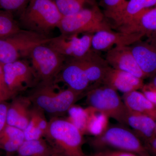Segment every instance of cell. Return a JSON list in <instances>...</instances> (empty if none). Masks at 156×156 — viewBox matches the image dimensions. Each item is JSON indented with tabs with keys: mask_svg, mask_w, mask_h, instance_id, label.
Here are the masks:
<instances>
[{
	"mask_svg": "<svg viewBox=\"0 0 156 156\" xmlns=\"http://www.w3.org/2000/svg\"><path fill=\"white\" fill-rule=\"evenodd\" d=\"M8 11H0V38L9 37L21 30Z\"/></svg>",
	"mask_w": 156,
	"mask_h": 156,
	"instance_id": "28",
	"label": "cell"
},
{
	"mask_svg": "<svg viewBox=\"0 0 156 156\" xmlns=\"http://www.w3.org/2000/svg\"><path fill=\"white\" fill-rule=\"evenodd\" d=\"M52 38L28 30H21L9 37L0 38V64L4 65L28 56L37 45L47 44Z\"/></svg>",
	"mask_w": 156,
	"mask_h": 156,
	"instance_id": "6",
	"label": "cell"
},
{
	"mask_svg": "<svg viewBox=\"0 0 156 156\" xmlns=\"http://www.w3.org/2000/svg\"><path fill=\"white\" fill-rule=\"evenodd\" d=\"M156 122L155 120L149 116L128 111L126 126L130 127L145 144L156 137Z\"/></svg>",
	"mask_w": 156,
	"mask_h": 156,
	"instance_id": "19",
	"label": "cell"
},
{
	"mask_svg": "<svg viewBox=\"0 0 156 156\" xmlns=\"http://www.w3.org/2000/svg\"><path fill=\"white\" fill-rule=\"evenodd\" d=\"M68 119L70 122L73 124L83 134L87 133V126L89 119L88 107L83 108L80 107L73 105L68 112Z\"/></svg>",
	"mask_w": 156,
	"mask_h": 156,
	"instance_id": "27",
	"label": "cell"
},
{
	"mask_svg": "<svg viewBox=\"0 0 156 156\" xmlns=\"http://www.w3.org/2000/svg\"><path fill=\"white\" fill-rule=\"evenodd\" d=\"M102 84L124 94L137 91L144 86L143 80L126 72L110 67Z\"/></svg>",
	"mask_w": 156,
	"mask_h": 156,
	"instance_id": "16",
	"label": "cell"
},
{
	"mask_svg": "<svg viewBox=\"0 0 156 156\" xmlns=\"http://www.w3.org/2000/svg\"><path fill=\"white\" fill-rule=\"evenodd\" d=\"M0 95H2L7 100L14 97L9 90L4 76L3 65L0 64Z\"/></svg>",
	"mask_w": 156,
	"mask_h": 156,
	"instance_id": "31",
	"label": "cell"
},
{
	"mask_svg": "<svg viewBox=\"0 0 156 156\" xmlns=\"http://www.w3.org/2000/svg\"><path fill=\"white\" fill-rule=\"evenodd\" d=\"M5 80L14 97L29 89H33L39 83L31 66L23 60L3 65Z\"/></svg>",
	"mask_w": 156,
	"mask_h": 156,
	"instance_id": "9",
	"label": "cell"
},
{
	"mask_svg": "<svg viewBox=\"0 0 156 156\" xmlns=\"http://www.w3.org/2000/svg\"><path fill=\"white\" fill-rule=\"evenodd\" d=\"M44 113L41 109L33 105L29 122L23 131L25 140L38 139L44 136L49 124Z\"/></svg>",
	"mask_w": 156,
	"mask_h": 156,
	"instance_id": "22",
	"label": "cell"
},
{
	"mask_svg": "<svg viewBox=\"0 0 156 156\" xmlns=\"http://www.w3.org/2000/svg\"><path fill=\"white\" fill-rule=\"evenodd\" d=\"M104 14L97 5L85 8L75 14L63 17L58 26L62 34H94L100 31L112 30Z\"/></svg>",
	"mask_w": 156,
	"mask_h": 156,
	"instance_id": "5",
	"label": "cell"
},
{
	"mask_svg": "<svg viewBox=\"0 0 156 156\" xmlns=\"http://www.w3.org/2000/svg\"><path fill=\"white\" fill-rule=\"evenodd\" d=\"M1 152H2V150H1V149H0V156L1 155Z\"/></svg>",
	"mask_w": 156,
	"mask_h": 156,
	"instance_id": "40",
	"label": "cell"
},
{
	"mask_svg": "<svg viewBox=\"0 0 156 156\" xmlns=\"http://www.w3.org/2000/svg\"><path fill=\"white\" fill-rule=\"evenodd\" d=\"M126 33H140L148 37L156 33V6L147 9L126 25L117 28Z\"/></svg>",
	"mask_w": 156,
	"mask_h": 156,
	"instance_id": "20",
	"label": "cell"
},
{
	"mask_svg": "<svg viewBox=\"0 0 156 156\" xmlns=\"http://www.w3.org/2000/svg\"><path fill=\"white\" fill-rule=\"evenodd\" d=\"M63 17L75 14L87 5H95V0H54Z\"/></svg>",
	"mask_w": 156,
	"mask_h": 156,
	"instance_id": "26",
	"label": "cell"
},
{
	"mask_svg": "<svg viewBox=\"0 0 156 156\" xmlns=\"http://www.w3.org/2000/svg\"><path fill=\"white\" fill-rule=\"evenodd\" d=\"M144 37V35L140 33H126L112 30L100 31L93 34L92 49L95 51H107L116 46H130Z\"/></svg>",
	"mask_w": 156,
	"mask_h": 156,
	"instance_id": "12",
	"label": "cell"
},
{
	"mask_svg": "<svg viewBox=\"0 0 156 156\" xmlns=\"http://www.w3.org/2000/svg\"><path fill=\"white\" fill-rule=\"evenodd\" d=\"M25 140L23 131L8 125L0 134V149L5 151L6 156H12Z\"/></svg>",
	"mask_w": 156,
	"mask_h": 156,
	"instance_id": "23",
	"label": "cell"
},
{
	"mask_svg": "<svg viewBox=\"0 0 156 156\" xmlns=\"http://www.w3.org/2000/svg\"><path fill=\"white\" fill-rule=\"evenodd\" d=\"M84 134L67 119L53 117L44 137L56 152L69 156H83Z\"/></svg>",
	"mask_w": 156,
	"mask_h": 156,
	"instance_id": "2",
	"label": "cell"
},
{
	"mask_svg": "<svg viewBox=\"0 0 156 156\" xmlns=\"http://www.w3.org/2000/svg\"><path fill=\"white\" fill-rule=\"evenodd\" d=\"M155 136L156 137V127H155Z\"/></svg>",
	"mask_w": 156,
	"mask_h": 156,
	"instance_id": "39",
	"label": "cell"
},
{
	"mask_svg": "<svg viewBox=\"0 0 156 156\" xmlns=\"http://www.w3.org/2000/svg\"><path fill=\"white\" fill-rule=\"evenodd\" d=\"M77 59L83 69L90 83L102 84L110 66L105 58H102L92 50L86 56Z\"/></svg>",
	"mask_w": 156,
	"mask_h": 156,
	"instance_id": "18",
	"label": "cell"
},
{
	"mask_svg": "<svg viewBox=\"0 0 156 156\" xmlns=\"http://www.w3.org/2000/svg\"></svg>",
	"mask_w": 156,
	"mask_h": 156,
	"instance_id": "42",
	"label": "cell"
},
{
	"mask_svg": "<svg viewBox=\"0 0 156 156\" xmlns=\"http://www.w3.org/2000/svg\"><path fill=\"white\" fill-rule=\"evenodd\" d=\"M54 82H39L27 95L33 106L58 117L68 112L84 94L70 88L56 90Z\"/></svg>",
	"mask_w": 156,
	"mask_h": 156,
	"instance_id": "1",
	"label": "cell"
},
{
	"mask_svg": "<svg viewBox=\"0 0 156 156\" xmlns=\"http://www.w3.org/2000/svg\"><path fill=\"white\" fill-rule=\"evenodd\" d=\"M93 156H140L136 154L119 150L105 149L98 151Z\"/></svg>",
	"mask_w": 156,
	"mask_h": 156,
	"instance_id": "32",
	"label": "cell"
},
{
	"mask_svg": "<svg viewBox=\"0 0 156 156\" xmlns=\"http://www.w3.org/2000/svg\"><path fill=\"white\" fill-rule=\"evenodd\" d=\"M62 17L54 0H30L20 20L27 30L44 35L58 27Z\"/></svg>",
	"mask_w": 156,
	"mask_h": 156,
	"instance_id": "4",
	"label": "cell"
},
{
	"mask_svg": "<svg viewBox=\"0 0 156 156\" xmlns=\"http://www.w3.org/2000/svg\"><path fill=\"white\" fill-rule=\"evenodd\" d=\"M155 6L156 0H129L117 9L105 10L104 14L117 28L130 22L147 9Z\"/></svg>",
	"mask_w": 156,
	"mask_h": 156,
	"instance_id": "11",
	"label": "cell"
},
{
	"mask_svg": "<svg viewBox=\"0 0 156 156\" xmlns=\"http://www.w3.org/2000/svg\"><path fill=\"white\" fill-rule=\"evenodd\" d=\"M59 79L68 88L81 93H86L90 88V83L83 69L78 60L72 58L64 63L58 75Z\"/></svg>",
	"mask_w": 156,
	"mask_h": 156,
	"instance_id": "15",
	"label": "cell"
},
{
	"mask_svg": "<svg viewBox=\"0 0 156 156\" xmlns=\"http://www.w3.org/2000/svg\"><path fill=\"white\" fill-rule=\"evenodd\" d=\"M51 156H69L62 153L55 151Z\"/></svg>",
	"mask_w": 156,
	"mask_h": 156,
	"instance_id": "36",
	"label": "cell"
},
{
	"mask_svg": "<svg viewBox=\"0 0 156 156\" xmlns=\"http://www.w3.org/2000/svg\"><path fill=\"white\" fill-rule=\"evenodd\" d=\"M83 156H86V155H84Z\"/></svg>",
	"mask_w": 156,
	"mask_h": 156,
	"instance_id": "41",
	"label": "cell"
},
{
	"mask_svg": "<svg viewBox=\"0 0 156 156\" xmlns=\"http://www.w3.org/2000/svg\"><path fill=\"white\" fill-rule=\"evenodd\" d=\"M152 78L153 80H152L151 82V83L153 85L154 87H155L156 88V75L154 76Z\"/></svg>",
	"mask_w": 156,
	"mask_h": 156,
	"instance_id": "37",
	"label": "cell"
},
{
	"mask_svg": "<svg viewBox=\"0 0 156 156\" xmlns=\"http://www.w3.org/2000/svg\"><path fill=\"white\" fill-rule=\"evenodd\" d=\"M89 143L98 151L110 147L140 156H152L134 131L122 124L109 126L102 134L91 138Z\"/></svg>",
	"mask_w": 156,
	"mask_h": 156,
	"instance_id": "3",
	"label": "cell"
},
{
	"mask_svg": "<svg viewBox=\"0 0 156 156\" xmlns=\"http://www.w3.org/2000/svg\"><path fill=\"white\" fill-rule=\"evenodd\" d=\"M144 145L151 155L156 156V137Z\"/></svg>",
	"mask_w": 156,
	"mask_h": 156,
	"instance_id": "35",
	"label": "cell"
},
{
	"mask_svg": "<svg viewBox=\"0 0 156 156\" xmlns=\"http://www.w3.org/2000/svg\"><path fill=\"white\" fill-rule=\"evenodd\" d=\"M105 59L111 67L131 73L143 80L147 78L137 64L130 46H116L108 50Z\"/></svg>",
	"mask_w": 156,
	"mask_h": 156,
	"instance_id": "13",
	"label": "cell"
},
{
	"mask_svg": "<svg viewBox=\"0 0 156 156\" xmlns=\"http://www.w3.org/2000/svg\"><path fill=\"white\" fill-rule=\"evenodd\" d=\"M7 101V100L2 95H0V101Z\"/></svg>",
	"mask_w": 156,
	"mask_h": 156,
	"instance_id": "38",
	"label": "cell"
},
{
	"mask_svg": "<svg viewBox=\"0 0 156 156\" xmlns=\"http://www.w3.org/2000/svg\"><path fill=\"white\" fill-rule=\"evenodd\" d=\"M9 103L7 101H0V134L8 126V111Z\"/></svg>",
	"mask_w": 156,
	"mask_h": 156,
	"instance_id": "30",
	"label": "cell"
},
{
	"mask_svg": "<svg viewBox=\"0 0 156 156\" xmlns=\"http://www.w3.org/2000/svg\"><path fill=\"white\" fill-rule=\"evenodd\" d=\"M28 57L39 82L54 81L64 64L65 57L58 54L47 44L36 46Z\"/></svg>",
	"mask_w": 156,
	"mask_h": 156,
	"instance_id": "8",
	"label": "cell"
},
{
	"mask_svg": "<svg viewBox=\"0 0 156 156\" xmlns=\"http://www.w3.org/2000/svg\"><path fill=\"white\" fill-rule=\"evenodd\" d=\"M102 2L106 7L105 10H112L122 5L126 2V0H102Z\"/></svg>",
	"mask_w": 156,
	"mask_h": 156,
	"instance_id": "34",
	"label": "cell"
},
{
	"mask_svg": "<svg viewBox=\"0 0 156 156\" xmlns=\"http://www.w3.org/2000/svg\"><path fill=\"white\" fill-rule=\"evenodd\" d=\"M30 0H0V8L6 11H16L21 9Z\"/></svg>",
	"mask_w": 156,
	"mask_h": 156,
	"instance_id": "29",
	"label": "cell"
},
{
	"mask_svg": "<svg viewBox=\"0 0 156 156\" xmlns=\"http://www.w3.org/2000/svg\"><path fill=\"white\" fill-rule=\"evenodd\" d=\"M55 151L43 138L25 140L17 151V156H51Z\"/></svg>",
	"mask_w": 156,
	"mask_h": 156,
	"instance_id": "24",
	"label": "cell"
},
{
	"mask_svg": "<svg viewBox=\"0 0 156 156\" xmlns=\"http://www.w3.org/2000/svg\"><path fill=\"white\" fill-rule=\"evenodd\" d=\"M9 103L8 125L24 131L30 120L33 104L28 96H17Z\"/></svg>",
	"mask_w": 156,
	"mask_h": 156,
	"instance_id": "17",
	"label": "cell"
},
{
	"mask_svg": "<svg viewBox=\"0 0 156 156\" xmlns=\"http://www.w3.org/2000/svg\"><path fill=\"white\" fill-rule=\"evenodd\" d=\"M141 92L148 99L156 106V88L150 83L144 84L141 89Z\"/></svg>",
	"mask_w": 156,
	"mask_h": 156,
	"instance_id": "33",
	"label": "cell"
},
{
	"mask_svg": "<svg viewBox=\"0 0 156 156\" xmlns=\"http://www.w3.org/2000/svg\"><path fill=\"white\" fill-rule=\"evenodd\" d=\"M122 98L129 112L147 115L156 121V106L142 92L137 90L124 94Z\"/></svg>",
	"mask_w": 156,
	"mask_h": 156,
	"instance_id": "21",
	"label": "cell"
},
{
	"mask_svg": "<svg viewBox=\"0 0 156 156\" xmlns=\"http://www.w3.org/2000/svg\"><path fill=\"white\" fill-rule=\"evenodd\" d=\"M93 34H62L52 38L47 45L62 56L71 58H79L86 56L92 50Z\"/></svg>",
	"mask_w": 156,
	"mask_h": 156,
	"instance_id": "10",
	"label": "cell"
},
{
	"mask_svg": "<svg viewBox=\"0 0 156 156\" xmlns=\"http://www.w3.org/2000/svg\"><path fill=\"white\" fill-rule=\"evenodd\" d=\"M86 95L89 106L126 126L128 110L116 90L105 84L93 85L87 91Z\"/></svg>",
	"mask_w": 156,
	"mask_h": 156,
	"instance_id": "7",
	"label": "cell"
},
{
	"mask_svg": "<svg viewBox=\"0 0 156 156\" xmlns=\"http://www.w3.org/2000/svg\"><path fill=\"white\" fill-rule=\"evenodd\" d=\"M130 46L137 64L147 77L156 75V34Z\"/></svg>",
	"mask_w": 156,
	"mask_h": 156,
	"instance_id": "14",
	"label": "cell"
},
{
	"mask_svg": "<svg viewBox=\"0 0 156 156\" xmlns=\"http://www.w3.org/2000/svg\"><path fill=\"white\" fill-rule=\"evenodd\" d=\"M89 119L87 126V134L99 136L108 128L109 118L106 115L92 107H88Z\"/></svg>",
	"mask_w": 156,
	"mask_h": 156,
	"instance_id": "25",
	"label": "cell"
}]
</instances>
